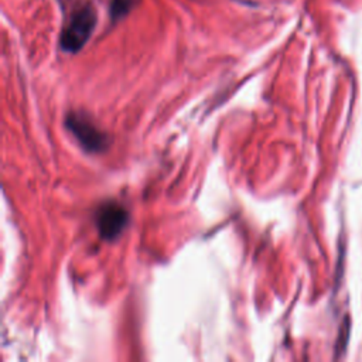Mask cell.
Segmentation results:
<instances>
[{
	"instance_id": "cell-1",
	"label": "cell",
	"mask_w": 362,
	"mask_h": 362,
	"mask_svg": "<svg viewBox=\"0 0 362 362\" xmlns=\"http://www.w3.org/2000/svg\"><path fill=\"white\" fill-rule=\"evenodd\" d=\"M96 24V11L90 4L79 7L72 13L68 24L64 27L59 38V45L66 52L79 51L90 34L93 33Z\"/></svg>"
},
{
	"instance_id": "cell-2",
	"label": "cell",
	"mask_w": 362,
	"mask_h": 362,
	"mask_svg": "<svg viewBox=\"0 0 362 362\" xmlns=\"http://www.w3.org/2000/svg\"><path fill=\"white\" fill-rule=\"evenodd\" d=\"M66 127L76 137L79 144L90 151H102L107 146V137L82 113H69L66 116Z\"/></svg>"
},
{
	"instance_id": "cell-3",
	"label": "cell",
	"mask_w": 362,
	"mask_h": 362,
	"mask_svg": "<svg viewBox=\"0 0 362 362\" xmlns=\"http://www.w3.org/2000/svg\"><path fill=\"white\" fill-rule=\"evenodd\" d=\"M95 215L96 228L99 230V235L105 240H112L117 238L126 228L129 219L127 211L117 202L102 204Z\"/></svg>"
},
{
	"instance_id": "cell-4",
	"label": "cell",
	"mask_w": 362,
	"mask_h": 362,
	"mask_svg": "<svg viewBox=\"0 0 362 362\" xmlns=\"http://www.w3.org/2000/svg\"><path fill=\"white\" fill-rule=\"evenodd\" d=\"M134 4V0H113L112 1V17L117 18L124 16Z\"/></svg>"
}]
</instances>
